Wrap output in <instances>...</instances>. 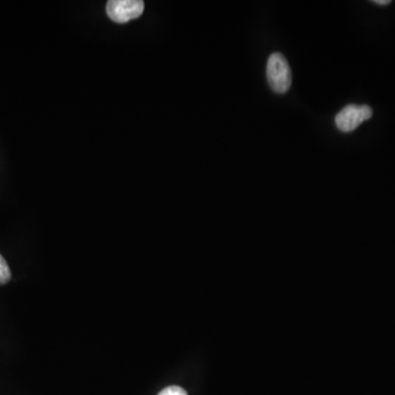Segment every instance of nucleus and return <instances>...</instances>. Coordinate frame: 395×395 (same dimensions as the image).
<instances>
[{
	"label": "nucleus",
	"mask_w": 395,
	"mask_h": 395,
	"mask_svg": "<svg viewBox=\"0 0 395 395\" xmlns=\"http://www.w3.org/2000/svg\"><path fill=\"white\" fill-rule=\"evenodd\" d=\"M267 80L277 94H286L291 87L292 76L288 61L280 53H274L267 62Z\"/></svg>",
	"instance_id": "1"
},
{
	"label": "nucleus",
	"mask_w": 395,
	"mask_h": 395,
	"mask_svg": "<svg viewBox=\"0 0 395 395\" xmlns=\"http://www.w3.org/2000/svg\"><path fill=\"white\" fill-rule=\"evenodd\" d=\"M372 117V109L369 106L348 105L338 112L335 125L339 131H355L363 122Z\"/></svg>",
	"instance_id": "2"
},
{
	"label": "nucleus",
	"mask_w": 395,
	"mask_h": 395,
	"mask_svg": "<svg viewBox=\"0 0 395 395\" xmlns=\"http://www.w3.org/2000/svg\"><path fill=\"white\" fill-rule=\"evenodd\" d=\"M144 3L142 0H110L107 13L112 21L125 23L142 15Z\"/></svg>",
	"instance_id": "3"
},
{
	"label": "nucleus",
	"mask_w": 395,
	"mask_h": 395,
	"mask_svg": "<svg viewBox=\"0 0 395 395\" xmlns=\"http://www.w3.org/2000/svg\"><path fill=\"white\" fill-rule=\"evenodd\" d=\"M11 278V271L8 266L7 261L0 255V286L9 282Z\"/></svg>",
	"instance_id": "4"
},
{
	"label": "nucleus",
	"mask_w": 395,
	"mask_h": 395,
	"mask_svg": "<svg viewBox=\"0 0 395 395\" xmlns=\"http://www.w3.org/2000/svg\"><path fill=\"white\" fill-rule=\"evenodd\" d=\"M157 395H188V393L182 387L170 385V387H167L164 390L161 391Z\"/></svg>",
	"instance_id": "5"
},
{
	"label": "nucleus",
	"mask_w": 395,
	"mask_h": 395,
	"mask_svg": "<svg viewBox=\"0 0 395 395\" xmlns=\"http://www.w3.org/2000/svg\"><path fill=\"white\" fill-rule=\"evenodd\" d=\"M373 3L377 4V5L387 6L390 5L391 1L390 0H375Z\"/></svg>",
	"instance_id": "6"
}]
</instances>
